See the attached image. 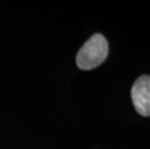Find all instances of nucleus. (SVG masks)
I'll return each instance as SVG.
<instances>
[{"instance_id":"2","label":"nucleus","mask_w":150,"mask_h":149,"mask_svg":"<svg viewBox=\"0 0 150 149\" xmlns=\"http://www.w3.org/2000/svg\"><path fill=\"white\" fill-rule=\"evenodd\" d=\"M132 101L136 110L142 116H150V77L142 76L135 81L132 91Z\"/></svg>"},{"instance_id":"1","label":"nucleus","mask_w":150,"mask_h":149,"mask_svg":"<svg viewBox=\"0 0 150 149\" xmlns=\"http://www.w3.org/2000/svg\"><path fill=\"white\" fill-rule=\"evenodd\" d=\"M108 53V42L102 34H94L84 43L76 54V62L81 70L98 67L106 60Z\"/></svg>"}]
</instances>
